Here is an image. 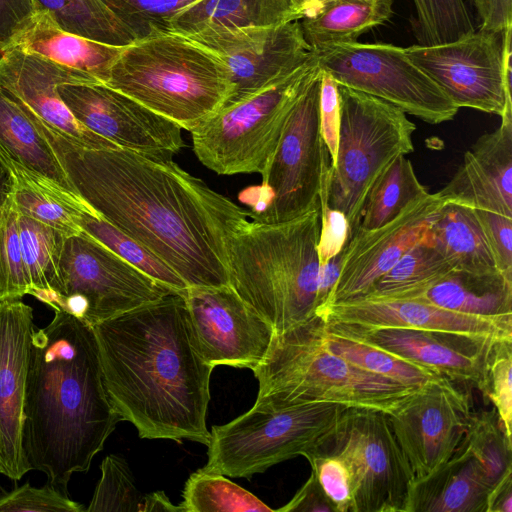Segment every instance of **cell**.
Returning <instances> with one entry per match:
<instances>
[{
  "mask_svg": "<svg viewBox=\"0 0 512 512\" xmlns=\"http://www.w3.org/2000/svg\"><path fill=\"white\" fill-rule=\"evenodd\" d=\"M28 116L75 193L172 268L188 287L229 285L227 240L248 212L170 156L79 146Z\"/></svg>",
  "mask_w": 512,
  "mask_h": 512,
  "instance_id": "1",
  "label": "cell"
},
{
  "mask_svg": "<svg viewBox=\"0 0 512 512\" xmlns=\"http://www.w3.org/2000/svg\"><path fill=\"white\" fill-rule=\"evenodd\" d=\"M104 387L141 438L207 446L213 369L196 344L183 296L172 292L92 327Z\"/></svg>",
  "mask_w": 512,
  "mask_h": 512,
  "instance_id": "2",
  "label": "cell"
},
{
  "mask_svg": "<svg viewBox=\"0 0 512 512\" xmlns=\"http://www.w3.org/2000/svg\"><path fill=\"white\" fill-rule=\"evenodd\" d=\"M24 418L31 468L65 493L122 421L104 387L92 327L64 310L33 332Z\"/></svg>",
  "mask_w": 512,
  "mask_h": 512,
  "instance_id": "3",
  "label": "cell"
},
{
  "mask_svg": "<svg viewBox=\"0 0 512 512\" xmlns=\"http://www.w3.org/2000/svg\"><path fill=\"white\" fill-rule=\"evenodd\" d=\"M319 205L280 223L242 220L227 240L229 285L275 333L315 317Z\"/></svg>",
  "mask_w": 512,
  "mask_h": 512,
  "instance_id": "4",
  "label": "cell"
},
{
  "mask_svg": "<svg viewBox=\"0 0 512 512\" xmlns=\"http://www.w3.org/2000/svg\"><path fill=\"white\" fill-rule=\"evenodd\" d=\"M104 85L190 132L224 107L233 92L225 62L174 32L125 46Z\"/></svg>",
  "mask_w": 512,
  "mask_h": 512,
  "instance_id": "5",
  "label": "cell"
},
{
  "mask_svg": "<svg viewBox=\"0 0 512 512\" xmlns=\"http://www.w3.org/2000/svg\"><path fill=\"white\" fill-rule=\"evenodd\" d=\"M323 324L315 317L274 333L252 370L258 380L256 403L330 402L389 414L418 388L366 372L330 352L323 344Z\"/></svg>",
  "mask_w": 512,
  "mask_h": 512,
  "instance_id": "6",
  "label": "cell"
},
{
  "mask_svg": "<svg viewBox=\"0 0 512 512\" xmlns=\"http://www.w3.org/2000/svg\"><path fill=\"white\" fill-rule=\"evenodd\" d=\"M344 405L256 403L232 421L213 426L203 471L250 478L273 465L317 450L332 437Z\"/></svg>",
  "mask_w": 512,
  "mask_h": 512,
  "instance_id": "7",
  "label": "cell"
},
{
  "mask_svg": "<svg viewBox=\"0 0 512 512\" xmlns=\"http://www.w3.org/2000/svg\"><path fill=\"white\" fill-rule=\"evenodd\" d=\"M338 93L340 127L328 204L345 215L351 238L376 181L396 158L414 150L416 126L404 111L377 97L341 85Z\"/></svg>",
  "mask_w": 512,
  "mask_h": 512,
  "instance_id": "8",
  "label": "cell"
},
{
  "mask_svg": "<svg viewBox=\"0 0 512 512\" xmlns=\"http://www.w3.org/2000/svg\"><path fill=\"white\" fill-rule=\"evenodd\" d=\"M318 70L314 52L289 76L221 108L191 131L198 160L219 175L262 173L297 99Z\"/></svg>",
  "mask_w": 512,
  "mask_h": 512,
  "instance_id": "9",
  "label": "cell"
},
{
  "mask_svg": "<svg viewBox=\"0 0 512 512\" xmlns=\"http://www.w3.org/2000/svg\"><path fill=\"white\" fill-rule=\"evenodd\" d=\"M321 70L310 79L287 119L260 186L240 193L257 222L280 223L319 205L324 168L330 161L319 121Z\"/></svg>",
  "mask_w": 512,
  "mask_h": 512,
  "instance_id": "10",
  "label": "cell"
},
{
  "mask_svg": "<svg viewBox=\"0 0 512 512\" xmlns=\"http://www.w3.org/2000/svg\"><path fill=\"white\" fill-rule=\"evenodd\" d=\"M315 53L319 68L338 85L377 97L427 123L449 121L459 110L402 47L354 41Z\"/></svg>",
  "mask_w": 512,
  "mask_h": 512,
  "instance_id": "11",
  "label": "cell"
},
{
  "mask_svg": "<svg viewBox=\"0 0 512 512\" xmlns=\"http://www.w3.org/2000/svg\"><path fill=\"white\" fill-rule=\"evenodd\" d=\"M60 274L62 293L53 310H64L91 327L176 292L84 231L66 238Z\"/></svg>",
  "mask_w": 512,
  "mask_h": 512,
  "instance_id": "12",
  "label": "cell"
},
{
  "mask_svg": "<svg viewBox=\"0 0 512 512\" xmlns=\"http://www.w3.org/2000/svg\"><path fill=\"white\" fill-rule=\"evenodd\" d=\"M346 464L351 512H404L415 479L410 463L382 411L347 407L321 448Z\"/></svg>",
  "mask_w": 512,
  "mask_h": 512,
  "instance_id": "13",
  "label": "cell"
},
{
  "mask_svg": "<svg viewBox=\"0 0 512 512\" xmlns=\"http://www.w3.org/2000/svg\"><path fill=\"white\" fill-rule=\"evenodd\" d=\"M511 32L474 30L456 40L404 48L458 107L499 115L512 109Z\"/></svg>",
  "mask_w": 512,
  "mask_h": 512,
  "instance_id": "14",
  "label": "cell"
},
{
  "mask_svg": "<svg viewBox=\"0 0 512 512\" xmlns=\"http://www.w3.org/2000/svg\"><path fill=\"white\" fill-rule=\"evenodd\" d=\"M187 37L225 62L233 86L225 106L289 76L314 55L299 20L267 27L207 29Z\"/></svg>",
  "mask_w": 512,
  "mask_h": 512,
  "instance_id": "15",
  "label": "cell"
},
{
  "mask_svg": "<svg viewBox=\"0 0 512 512\" xmlns=\"http://www.w3.org/2000/svg\"><path fill=\"white\" fill-rule=\"evenodd\" d=\"M454 383L444 376L431 379L387 414L415 478L443 465L465 436L471 402Z\"/></svg>",
  "mask_w": 512,
  "mask_h": 512,
  "instance_id": "16",
  "label": "cell"
},
{
  "mask_svg": "<svg viewBox=\"0 0 512 512\" xmlns=\"http://www.w3.org/2000/svg\"><path fill=\"white\" fill-rule=\"evenodd\" d=\"M180 294L196 344L209 364L253 370L262 361L275 330L230 285L188 287Z\"/></svg>",
  "mask_w": 512,
  "mask_h": 512,
  "instance_id": "17",
  "label": "cell"
},
{
  "mask_svg": "<svg viewBox=\"0 0 512 512\" xmlns=\"http://www.w3.org/2000/svg\"><path fill=\"white\" fill-rule=\"evenodd\" d=\"M57 91L80 123L121 148L171 156L185 145L177 124L104 84H61Z\"/></svg>",
  "mask_w": 512,
  "mask_h": 512,
  "instance_id": "18",
  "label": "cell"
},
{
  "mask_svg": "<svg viewBox=\"0 0 512 512\" xmlns=\"http://www.w3.org/2000/svg\"><path fill=\"white\" fill-rule=\"evenodd\" d=\"M447 200L438 192L427 193L407 205L384 225L358 230L342 250L340 271L327 306L361 297L424 235L435 214Z\"/></svg>",
  "mask_w": 512,
  "mask_h": 512,
  "instance_id": "19",
  "label": "cell"
},
{
  "mask_svg": "<svg viewBox=\"0 0 512 512\" xmlns=\"http://www.w3.org/2000/svg\"><path fill=\"white\" fill-rule=\"evenodd\" d=\"M61 84L102 83L85 73L16 47L0 54V86L42 124L79 146L92 149L117 147L74 117L57 91Z\"/></svg>",
  "mask_w": 512,
  "mask_h": 512,
  "instance_id": "20",
  "label": "cell"
},
{
  "mask_svg": "<svg viewBox=\"0 0 512 512\" xmlns=\"http://www.w3.org/2000/svg\"><path fill=\"white\" fill-rule=\"evenodd\" d=\"M318 317L362 328L424 330L487 343L512 341V316L467 315L413 298L358 297L331 304Z\"/></svg>",
  "mask_w": 512,
  "mask_h": 512,
  "instance_id": "21",
  "label": "cell"
},
{
  "mask_svg": "<svg viewBox=\"0 0 512 512\" xmlns=\"http://www.w3.org/2000/svg\"><path fill=\"white\" fill-rule=\"evenodd\" d=\"M34 330L31 306L0 301V467L14 481L32 470L24 449V401Z\"/></svg>",
  "mask_w": 512,
  "mask_h": 512,
  "instance_id": "22",
  "label": "cell"
},
{
  "mask_svg": "<svg viewBox=\"0 0 512 512\" xmlns=\"http://www.w3.org/2000/svg\"><path fill=\"white\" fill-rule=\"evenodd\" d=\"M325 325L331 330L381 348L454 382L469 383L477 389L482 383L487 352L494 344L424 330L375 329L333 323Z\"/></svg>",
  "mask_w": 512,
  "mask_h": 512,
  "instance_id": "23",
  "label": "cell"
},
{
  "mask_svg": "<svg viewBox=\"0 0 512 512\" xmlns=\"http://www.w3.org/2000/svg\"><path fill=\"white\" fill-rule=\"evenodd\" d=\"M447 200L512 218V109L491 133L466 151L450 182L439 191Z\"/></svg>",
  "mask_w": 512,
  "mask_h": 512,
  "instance_id": "24",
  "label": "cell"
},
{
  "mask_svg": "<svg viewBox=\"0 0 512 512\" xmlns=\"http://www.w3.org/2000/svg\"><path fill=\"white\" fill-rule=\"evenodd\" d=\"M492 488L484 468L463 438L443 465L414 479L404 512H487Z\"/></svg>",
  "mask_w": 512,
  "mask_h": 512,
  "instance_id": "25",
  "label": "cell"
},
{
  "mask_svg": "<svg viewBox=\"0 0 512 512\" xmlns=\"http://www.w3.org/2000/svg\"><path fill=\"white\" fill-rule=\"evenodd\" d=\"M0 159L50 187L78 196L47 139L22 105L0 86Z\"/></svg>",
  "mask_w": 512,
  "mask_h": 512,
  "instance_id": "26",
  "label": "cell"
},
{
  "mask_svg": "<svg viewBox=\"0 0 512 512\" xmlns=\"http://www.w3.org/2000/svg\"><path fill=\"white\" fill-rule=\"evenodd\" d=\"M13 47L85 73L102 84L125 46H115L62 30L41 10Z\"/></svg>",
  "mask_w": 512,
  "mask_h": 512,
  "instance_id": "27",
  "label": "cell"
},
{
  "mask_svg": "<svg viewBox=\"0 0 512 512\" xmlns=\"http://www.w3.org/2000/svg\"><path fill=\"white\" fill-rule=\"evenodd\" d=\"M407 298L467 315L512 316V275L452 270Z\"/></svg>",
  "mask_w": 512,
  "mask_h": 512,
  "instance_id": "28",
  "label": "cell"
},
{
  "mask_svg": "<svg viewBox=\"0 0 512 512\" xmlns=\"http://www.w3.org/2000/svg\"><path fill=\"white\" fill-rule=\"evenodd\" d=\"M300 20L291 0H199L180 11L169 32L189 36L207 29L267 27Z\"/></svg>",
  "mask_w": 512,
  "mask_h": 512,
  "instance_id": "29",
  "label": "cell"
},
{
  "mask_svg": "<svg viewBox=\"0 0 512 512\" xmlns=\"http://www.w3.org/2000/svg\"><path fill=\"white\" fill-rule=\"evenodd\" d=\"M425 235L453 270L499 271L475 210L469 206L445 203L433 217Z\"/></svg>",
  "mask_w": 512,
  "mask_h": 512,
  "instance_id": "30",
  "label": "cell"
},
{
  "mask_svg": "<svg viewBox=\"0 0 512 512\" xmlns=\"http://www.w3.org/2000/svg\"><path fill=\"white\" fill-rule=\"evenodd\" d=\"M392 0H332L316 14L299 20L311 50L354 42L366 31L384 24L393 14Z\"/></svg>",
  "mask_w": 512,
  "mask_h": 512,
  "instance_id": "31",
  "label": "cell"
},
{
  "mask_svg": "<svg viewBox=\"0 0 512 512\" xmlns=\"http://www.w3.org/2000/svg\"><path fill=\"white\" fill-rule=\"evenodd\" d=\"M18 221L30 295L54 309L62 293L60 260L68 236L20 214Z\"/></svg>",
  "mask_w": 512,
  "mask_h": 512,
  "instance_id": "32",
  "label": "cell"
},
{
  "mask_svg": "<svg viewBox=\"0 0 512 512\" xmlns=\"http://www.w3.org/2000/svg\"><path fill=\"white\" fill-rule=\"evenodd\" d=\"M9 170L15 182L12 198L20 215L48 225L68 237L83 231L78 224L80 213L92 209L84 200L58 191L22 170Z\"/></svg>",
  "mask_w": 512,
  "mask_h": 512,
  "instance_id": "33",
  "label": "cell"
},
{
  "mask_svg": "<svg viewBox=\"0 0 512 512\" xmlns=\"http://www.w3.org/2000/svg\"><path fill=\"white\" fill-rule=\"evenodd\" d=\"M452 270L449 262L424 233L421 239L375 282L369 292L361 297L407 298Z\"/></svg>",
  "mask_w": 512,
  "mask_h": 512,
  "instance_id": "34",
  "label": "cell"
},
{
  "mask_svg": "<svg viewBox=\"0 0 512 512\" xmlns=\"http://www.w3.org/2000/svg\"><path fill=\"white\" fill-rule=\"evenodd\" d=\"M36 1L64 31L115 46H128L136 41L101 0Z\"/></svg>",
  "mask_w": 512,
  "mask_h": 512,
  "instance_id": "35",
  "label": "cell"
},
{
  "mask_svg": "<svg viewBox=\"0 0 512 512\" xmlns=\"http://www.w3.org/2000/svg\"><path fill=\"white\" fill-rule=\"evenodd\" d=\"M322 340L330 352L354 366L406 386L419 387L440 376L432 370L403 360L381 348L331 330L325 323Z\"/></svg>",
  "mask_w": 512,
  "mask_h": 512,
  "instance_id": "36",
  "label": "cell"
},
{
  "mask_svg": "<svg viewBox=\"0 0 512 512\" xmlns=\"http://www.w3.org/2000/svg\"><path fill=\"white\" fill-rule=\"evenodd\" d=\"M427 193V189L418 180L411 161L405 156H399L372 187L357 231L384 225L411 202Z\"/></svg>",
  "mask_w": 512,
  "mask_h": 512,
  "instance_id": "37",
  "label": "cell"
},
{
  "mask_svg": "<svg viewBox=\"0 0 512 512\" xmlns=\"http://www.w3.org/2000/svg\"><path fill=\"white\" fill-rule=\"evenodd\" d=\"M78 224L85 233L156 281L178 293L188 288L172 268L98 215L95 210L82 211Z\"/></svg>",
  "mask_w": 512,
  "mask_h": 512,
  "instance_id": "38",
  "label": "cell"
},
{
  "mask_svg": "<svg viewBox=\"0 0 512 512\" xmlns=\"http://www.w3.org/2000/svg\"><path fill=\"white\" fill-rule=\"evenodd\" d=\"M181 505L185 512H274L224 475L201 469L187 479Z\"/></svg>",
  "mask_w": 512,
  "mask_h": 512,
  "instance_id": "39",
  "label": "cell"
},
{
  "mask_svg": "<svg viewBox=\"0 0 512 512\" xmlns=\"http://www.w3.org/2000/svg\"><path fill=\"white\" fill-rule=\"evenodd\" d=\"M464 441L493 486L512 474V441L506 437L494 407L472 411Z\"/></svg>",
  "mask_w": 512,
  "mask_h": 512,
  "instance_id": "40",
  "label": "cell"
},
{
  "mask_svg": "<svg viewBox=\"0 0 512 512\" xmlns=\"http://www.w3.org/2000/svg\"><path fill=\"white\" fill-rule=\"evenodd\" d=\"M420 45H436L476 30L464 0H412Z\"/></svg>",
  "mask_w": 512,
  "mask_h": 512,
  "instance_id": "41",
  "label": "cell"
},
{
  "mask_svg": "<svg viewBox=\"0 0 512 512\" xmlns=\"http://www.w3.org/2000/svg\"><path fill=\"white\" fill-rule=\"evenodd\" d=\"M18 220L19 212L11 195L0 210V301L30 295Z\"/></svg>",
  "mask_w": 512,
  "mask_h": 512,
  "instance_id": "42",
  "label": "cell"
},
{
  "mask_svg": "<svg viewBox=\"0 0 512 512\" xmlns=\"http://www.w3.org/2000/svg\"><path fill=\"white\" fill-rule=\"evenodd\" d=\"M101 477L87 512H140L142 496L126 460L110 454L100 466Z\"/></svg>",
  "mask_w": 512,
  "mask_h": 512,
  "instance_id": "43",
  "label": "cell"
},
{
  "mask_svg": "<svg viewBox=\"0 0 512 512\" xmlns=\"http://www.w3.org/2000/svg\"><path fill=\"white\" fill-rule=\"evenodd\" d=\"M136 40L169 32L170 21L199 0H101Z\"/></svg>",
  "mask_w": 512,
  "mask_h": 512,
  "instance_id": "44",
  "label": "cell"
},
{
  "mask_svg": "<svg viewBox=\"0 0 512 512\" xmlns=\"http://www.w3.org/2000/svg\"><path fill=\"white\" fill-rule=\"evenodd\" d=\"M479 390L493 404L506 437L512 441V341L490 346Z\"/></svg>",
  "mask_w": 512,
  "mask_h": 512,
  "instance_id": "45",
  "label": "cell"
},
{
  "mask_svg": "<svg viewBox=\"0 0 512 512\" xmlns=\"http://www.w3.org/2000/svg\"><path fill=\"white\" fill-rule=\"evenodd\" d=\"M303 456L310 463L311 472L333 511L351 512V479L344 461L322 449L307 452Z\"/></svg>",
  "mask_w": 512,
  "mask_h": 512,
  "instance_id": "46",
  "label": "cell"
},
{
  "mask_svg": "<svg viewBox=\"0 0 512 512\" xmlns=\"http://www.w3.org/2000/svg\"><path fill=\"white\" fill-rule=\"evenodd\" d=\"M82 504L47 483L35 487L29 482L0 494V512H83Z\"/></svg>",
  "mask_w": 512,
  "mask_h": 512,
  "instance_id": "47",
  "label": "cell"
},
{
  "mask_svg": "<svg viewBox=\"0 0 512 512\" xmlns=\"http://www.w3.org/2000/svg\"><path fill=\"white\" fill-rule=\"evenodd\" d=\"M330 175L329 161L323 171L319 193L320 232L317 245L319 266L341 253L349 238V224L345 215L328 204Z\"/></svg>",
  "mask_w": 512,
  "mask_h": 512,
  "instance_id": "48",
  "label": "cell"
},
{
  "mask_svg": "<svg viewBox=\"0 0 512 512\" xmlns=\"http://www.w3.org/2000/svg\"><path fill=\"white\" fill-rule=\"evenodd\" d=\"M497 269L512 275V218L474 209Z\"/></svg>",
  "mask_w": 512,
  "mask_h": 512,
  "instance_id": "49",
  "label": "cell"
},
{
  "mask_svg": "<svg viewBox=\"0 0 512 512\" xmlns=\"http://www.w3.org/2000/svg\"><path fill=\"white\" fill-rule=\"evenodd\" d=\"M40 11L36 0H0V54L15 45Z\"/></svg>",
  "mask_w": 512,
  "mask_h": 512,
  "instance_id": "50",
  "label": "cell"
},
{
  "mask_svg": "<svg viewBox=\"0 0 512 512\" xmlns=\"http://www.w3.org/2000/svg\"><path fill=\"white\" fill-rule=\"evenodd\" d=\"M319 121L321 135L330 156V163L333 165L337 153L340 127L338 84L328 73L322 70L319 97Z\"/></svg>",
  "mask_w": 512,
  "mask_h": 512,
  "instance_id": "51",
  "label": "cell"
},
{
  "mask_svg": "<svg viewBox=\"0 0 512 512\" xmlns=\"http://www.w3.org/2000/svg\"><path fill=\"white\" fill-rule=\"evenodd\" d=\"M333 512L325 498L314 474L310 477L294 497L283 507L274 509V512Z\"/></svg>",
  "mask_w": 512,
  "mask_h": 512,
  "instance_id": "52",
  "label": "cell"
},
{
  "mask_svg": "<svg viewBox=\"0 0 512 512\" xmlns=\"http://www.w3.org/2000/svg\"><path fill=\"white\" fill-rule=\"evenodd\" d=\"M341 255L342 252L330 259L326 264L319 266L317 316L326 304L328 296L339 276Z\"/></svg>",
  "mask_w": 512,
  "mask_h": 512,
  "instance_id": "53",
  "label": "cell"
},
{
  "mask_svg": "<svg viewBox=\"0 0 512 512\" xmlns=\"http://www.w3.org/2000/svg\"><path fill=\"white\" fill-rule=\"evenodd\" d=\"M487 512H512V474L493 486Z\"/></svg>",
  "mask_w": 512,
  "mask_h": 512,
  "instance_id": "54",
  "label": "cell"
},
{
  "mask_svg": "<svg viewBox=\"0 0 512 512\" xmlns=\"http://www.w3.org/2000/svg\"><path fill=\"white\" fill-rule=\"evenodd\" d=\"M140 512H185L182 505L173 504L163 491L143 496Z\"/></svg>",
  "mask_w": 512,
  "mask_h": 512,
  "instance_id": "55",
  "label": "cell"
},
{
  "mask_svg": "<svg viewBox=\"0 0 512 512\" xmlns=\"http://www.w3.org/2000/svg\"><path fill=\"white\" fill-rule=\"evenodd\" d=\"M14 177L7 166L0 159V210L12 195L14 190Z\"/></svg>",
  "mask_w": 512,
  "mask_h": 512,
  "instance_id": "56",
  "label": "cell"
},
{
  "mask_svg": "<svg viewBox=\"0 0 512 512\" xmlns=\"http://www.w3.org/2000/svg\"><path fill=\"white\" fill-rule=\"evenodd\" d=\"M294 10L300 16V19L311 17L317 12L318 0H291Z\"/></svg>",
  "mask_w": 512,
  "mask_h": 512,
  "instance_id": "57",
  "label": "cell"
},
{
  "mask_svg": "<svg viewBox=\"0 0 512 512\" xmlns=\"http://www.w3.org/2000/svg\"><path fill=\"white\" fill-rule=\"evenodd\" d=\"M0 473H1V467H0Z\"/></svg>",
  "mask_w": 512,
  "mask_h": 512,
  "instance_id": "58",
  "label": "cell"
}]
</instances>
